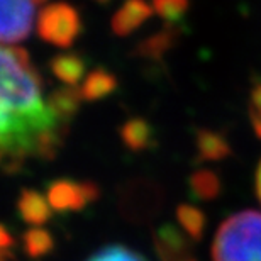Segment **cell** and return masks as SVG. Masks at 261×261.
I'll list each match as a JSON object with an SVG mask.
<instances>
[{
	"label": "cell",
	"mask_w": 261,
	"mask_h": 261,
	"mask_svg": "<svg viewBox=\"0 0 261 261\" xmlns=\"http://www.w3.org/2000/svg\"><path fill=\"white\" fill-rule=\"evenodd\" d=\"M0 61V148L5 171L14 173L28 158H53L68 124L43 98L41 76L28 51L4 46Z\"/></svg>",
	"instance_id": "1"
},
{
	"label": "cell",
	"mask_w": 261,
	"mask_h": 261,
	"mask_svg": "<svg viewBox=\"0 0 261 261\" xmlns=\"http://www.w3.org/2000/svg\"><path fill=\"white\" fill-rule=\"evenodd\" d=\"M212 261H261V212L227 217L214 238Z\"/></svg>",
	"instance_id": "2"
},
{
	"label": "cell",
	"mask_w": 261,
	"mask_h": 261,
	"mask_svg": "<svg viewBox=\"0 0 261 261\" xmlns=\"http://www.w3.org/2000/svg\"><path fill=\"white\" fill-rule=\"evenodd\" d=\"M82 31V20L70 4H49L38 15V34L46 43L70 48Z\"/></svg>",
	"instance_id": "3"
},
{
	"label": "cell",
	"mask_w": 261,
	"mask_h": 261,
	"mask_svg": "<svg viewBox=\"0 0 261 261\" xmlns=\"http://www.w3.org/2000/svg\"><path fill=\"white\" fill-rule=\"evenodd\" d=\"M44 0H2L0 38L4 46L24 41L33 29L36 7Z\"/></svg>",
	"instance_id": "4"
},
{
	"label": "cell",
	"mask_w": 261,
	"mask_h": 261,
	"mask_svg": "<svg viewBox=\"0 0 261 261\" xmlns=\"http://www.w3.org/2000/svg\"><path fill=\"white\" fill-rule=\"evenodd\" d=\"M98 187L92 181L61 178L48 187V202L56 212H75L98 198Z\"/></svg>",
	"instance_id": "5"
},
{
	"label": "cell",
	"mask_w": 261,
	"mask_h": 261,
	"mask_svg": "<svg viewBox=\"0 0 261 261\" xmlns=\"http://www.w3.org/2000/svg\"><path fill=\"white\" fill-rule=\"evenodd\" d=\"M154 248L161 261H194L190 238L181 231L180 226H161L154 232Z\"/></svg>",
	"instance_id": "6"
},
{
	"label": "cell",
	"mask_w": 261,
	"mask_h": 261,
	"mask_svg": "<svg viewBox=\"0 0 261 261\" xmlns=\"http://www.w3.org/2000/svg\"><path fill=\"white\" fill-rule=\"evenodd\" d=\"M153 9L144 0H126L112 17V31L117 36H127L149 19Z\"/></svg>",
	"instance_id": "7"
},
{
	"label": "cell",
	"mask_w": 261,
	"mask_h": 261,
	"mask_svg": "<svg viewBox=\"0 0 261 261\" xmlns=\"http://www.w3.org/2000/svg\"><path fill=\"white\" fill-rule=\"evenodd\" d=\"M17 211L24 222L39 227L49 221L51 214H53V207L49 205L48 197L41 195L39 192L22 190L17 200Z\"/></svg>",
	"instance_id": "8"
},
{
	"label": "cell",
	"mask_w": 261,
	"mask_h": 261,
	"mask_svg": "<svg viewBox=\"0 0 261 261\" xmlns=\"http://www.w3.org/2000/svg\"><path fill=\"white\" fill-rule=\"evenodd\" d=\"M117 87V78L111 71L97 68L83 80L80 87V93L83 100H100V98L111 95Z\"/></svg>",
	"instance_id": "9"
},
{
	"label": "cell",
	"mask_w": 261,
	"mask_h": 261,
	"mask_svg": "<svg viewBox=\"0 0 261 261\" xmlns=\"http://www.w3.org/2000/svg\"><path fill=\"white\" fill-rule=\"evenodd\" d=\"M195 146L198 158L203 161H219L231 154V146H229L226 138L208 129L198 130Z\"/></svg>",
	"instance_id": "10"
},
{
	"label": "cell",
	"mask_w": 261,
	"mask_h": 261,
	"mask_svg": "<svg viewBox=\"0 0 261 261\" xmlns=\"http://www.w3.org/2000/svg\"><path fill=\"white\" fill-rule=\"evenodd\" d=\"M49 68L60 82H63L68 87H75L83 78V73H85V61L78 55H73V53L58 55L49 61Z\"/></svg>",
	"instance_id": "11"
},
{
	"label": "cell",
	"mask_w": 261,
	"mask_h": 261,
	"mask_svg": "<svg viewBox=\"0 0 261 261\" xmlns=\"http://www.w3.org/2000/svg\"><path fill=\"white\" fill-rule=\"evenodd\" d=\"M83 100L80 88L75 87H63L55 90L48 98L49 107L53 109V112L58 116L65 124L71 121V117L75 116L78 107H80V102Z\"/></svg>",
	"instance_id": "12"
},
{
	"label": "cell",
	"mask_w": 261,
	"mask_h": 261,
	"mask_svg": "<svg viewBox=\"0 0 261 261\" xmlns=\"http://www.w3.org/2000/svg\"><path fill=\"white\" fill-rule=\"evenodd\" d=\"M176 36H178L176 34V24H168L163 31L153 34L148 39H144L136 48V55L149 60H160L175 44Z\"/></svg>",
	"instance_id": "13"
},
{
	"label": "cell",
	"mask_w": 261,
	"mask_h": 261,
	"mask_svg": "<svg viewBox=\"0 0 261 261\" xmlns=\"http://www.w3.org/2000/svg\"><path fill=\"white\" fill-rule=\"evenodd\" d=\"M151 138H153L151 126L144 119H129L121 127V139L124 146L130 151H143L149 148Z\"/></svg>",
	"instance_id": "14"
},
{
	"label": "cell",
	"mask_w": 261,
	"mask_h": 261,
	"mask_svg": "<svg viewBox=\"0 0 261 261\" xmlns=\"http://www.w3.org/2000/svg\"><path fill=\"white\" fill-rule=\"evenodd\" d=\"M176 221H178L181 231L190 239H194V241L202 239L203 231H205V216L200 208L189 205V203H181L176 208Z\"/></svg>",
	"instance_id": "15"
},
{
	"label": "cell",
	"mask_w": 261,
	"mask_h": 261,
	"mask_svg": "<svg viewBox=\"0 0 261 261\" xmlns=\"http://www.w3.org/2000/svg\"><path fill=\"white\" fill-rule=\"evenodd\" d=\"M190 189L200 200H212L221 192V181L214 171L198 170L190 176Z\"/></svg>",
	"instance_id": "16"
},
{
	"label": "cell",
	"mask_w": 261,
	"mask_h": 261,
	"mask_svg": "<svg viewBox=\"0 0 261 261\" xmlns=\"http://www.w3.org/2000/svg\"><path fill=\"white\" fill-rule=\"evenodd\" d=\"M24 249L31 258H43L55 246L53 236L43 227H33L22 238Z\"/></svg>",
	"instance_id": "17"
},
{
	"label": "cell",
	"mask_w": 261,
	"mask_h": 261,
	"mask_svg": "<svg viewBox=\"0 0 261 261\" xmlns=\"http://www.w3.org/2000/svg\"><path fill=\"white\" fill-rule=\"evenodd\" d=\"M87 261H146L144 256L133 251L122 244H111V246L100 248L95 251Z\"/></svg>",
	"instance_id": "18"
},
{
	"label": "cell",
	"mask_w": 261,
	"mask_h": 261,
	"mask_svg": "<svg viewBox=\"0 0 261 261\" xmlns=\"http://www.w3.org/2000/svg\"><path fill=\"white\" fill-rule=\"evenodd\" d=\"M190 0H153L154 12L168 24H176L189 10Z\"/></svg>",
	"instance_id": "19"
},
{
	"label": "cell",
	"mask_w": 261,
	"mask_h": 261,
	"mask_svg": "<svg viewBox=\"0 0 261 261\" xmlns=\"http://www.w3.org/2000/svg\"><path fill=\"white\" fill-rule=\"evenodd\" d=\"M249 112L261 114V83H258L251 92V107H249Z\"/></svg>",
	"instance_id": "20"
},
{
	"label": "cell",
	"mask_w": 261,
	"mask_h": 261,
	"mask_svg": "<svg viewBox=\"0 0 261 261\" xmlns=\"http://www.w3.org/2000/svg\"><path fill=\"white\" fill-rule=\"evenodd\" d=\"M249 117H251V124H253L254 133H256V136L261 139V114L249 112Z\"/></svg>",
	"instance_id": "21"
},
{
	"label": "cell",
	"mask_w": 261,
	"mask_h": 261,
	"mask_svg": "<svg viewBox=\"0 0 261 261\" xmlns=\"http://www.w3.org/2000/svg\"><path fill=\"white\" fill-rule=\"evenodd\" d=\"M256 195L261 202V163L258 166V171H256Z\"/></svg>",
	"instance_id": "22"
},
{
	"label": "cell",
	"mask_w": 261,
	"mask_h": 261,
	"mask_svg": "<svg viewBox=\"0 0 261 261\" xmlns=\"http://www.w3.org/2000/svg\"><path fill=\"white\" fill-rule=\"evenodd\" d=\"M95 2H98V4H109L111 0H95Z\"/></svg>",
	"instance_id": "23"
},
{
	"label": "cell",
	"mask_w": 261,
	"mask_h": 261,
	"mask_svg": "<svg viewBox=\"0 0 261 261\" xmlns=\"http://www.w3.org/2000/svg\"><path fill=\"white\" fill-rule=\"evenodd\" d=\"M194 261H195V259H194Z\"/></svg>",
	"instance_id": "24"
}]
</instances>
